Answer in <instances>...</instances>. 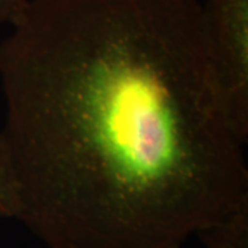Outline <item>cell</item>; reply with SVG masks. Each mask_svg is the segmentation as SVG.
Wrapping results in <instances>:
<instances>
[{
	"mask_svg": "<svg viewBox=\"0 0 248 248\" xmlns=\"http://www.w3.org/2000/svg\"><path fill=\"white\" fill-rule=\"evenodd\" d=\"M0 43L18 221L47 248H182L248 202L200 0H28Z\"/></svg>",
	"mask_w": 248,
	"mask_h": 248,
	"instance_id": "1",
	"label": "cell"
},
{
	"mask_svg": "<svg viewBox=\"0 0 248 248\" xmlns=\"http://www.w3.org/2000/svg\"><path fill=\"white\" fill-rule=\"evenodd\" d=\"M28 0H0V24H10Z\"/></svg>",
	"mask_w": 248,
	"mask_h": 248,
	"instance_id": "5",
	"label": "cell"
},
{
	"mask_svg": "<svg viewBox=\"0 0 248 248\" xmlns=\"http://www.w3.org/2000/svg\"><path fill=\"white\" fill-rule=\"evenodd\" d=\"M196 234L205 248H248V202Z\"/></svg>",
	"mask_w": 248,
	"mask_h": 248,
	"instance_id": "3",
	"label": "cell"
},
{
	"mask_svg": "<svg viewBox=\"0 0 248 248\" xmlns=\"http://www.w3.org/2000/svg\"><path fill=\"white\" fill-rule=\"evenodd\" d=\"M203 16L214 75L233 130L248 137V0H205Z\"/></svg>",
	"mask_w": 248,
	"mask_h": 248,
	"instance_id": "2",
	"label": "cell"
},
{
	"mask_svg": "<svg viewBox=\"0 0 248 248\" xmlns=\"http://www.w3.org/2000/svg\"><path fill=\"white\" fill-rule=\"evenodd\" d=\"M18 190L9 151L0 130V219L17 218Z\"/></svg>",
	"mask_w": 248,
	"mask_h": 248,
	"instance_id": "4",
	"label": "cell"
}]
</instances>
